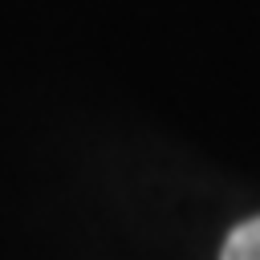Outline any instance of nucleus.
<instances>
[{
	"instance_id": "1",
	"label": "nucleus",
	"mask_w": 260,
	"mask_h": 260,
	"mask_svg": "<svg viewBox=\"0 0 260 260\" xmlns=\"http://www.w3.org/2000/svg\"><path fill=\"white\" fill-rule=\"evenodd\" d=\"M219 260H260V215L240 223L228 240H223V252Z\"/></svg>"
}]
</instances>
